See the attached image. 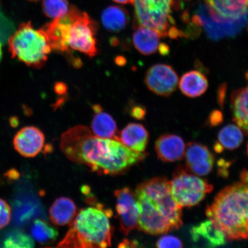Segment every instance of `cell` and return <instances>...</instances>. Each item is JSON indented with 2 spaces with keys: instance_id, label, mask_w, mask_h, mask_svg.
<instances>
[{
  "instance_id": "603a6c76",
  "label": "cell",
  "mask_w": 248,
  "mask_h": 248,
  "mask_svg": "<svg viewBox=\"0 0 248 248\" xmlns=\"http://www.w3.org/2000/svg\"><path fill=\"white\" fill-rule=\"evenodd\" d=\"M231 107L234 122L248 135V86L232 93Z\"/></svg>"
},
{
  "instance_id": "7c38bea8",
  "label": "cell",
  "mask_w": 248,
  "mask_h": 248,
  "mask_svg": "<svg viewBox=\"0 0 248 248\" xmlns=\"http://www.w3.org/2000/svg\"><path fill=\"white\" fill-rule=\"evenodd\" d=\"M145 82L151 92L157 95L168 97L177 88L178 76L170 65L157 64L147 71Z\"/></svg>"
},
{
  "instance_id": "d6986e66",
  "label": "cell",
  "mask_w": 248,
  "mask_h": 248,
  "mask_svg": "<svg viewBox=\"0 0 248 248\" xmlns=\"http://www.w3.org/2000/svg\"><path fill=\"white\" fill-rule=\"evenodd\" d=\"M162 38L156 31L150 28L135 27L133 35V43L136 49L142 55H150L159 50L160 39Z\"/></svg>"
},
{
  "instance_id": "9c48e42d",
  "label": "cell",
  "mask_w": 248,
  "mask_h": 248,
  "mask_svg": "<svg viewBox=\"0 0 248 248\" xmlns=\"http://www.w3.org/2000/svg\"><path fill=\"white\" fill-rule=\"evenodd\" d=\"M169 182L170 193L181 207L197 205L213 189L205 180L198 177L183 166L176 169Z\"/></svg>"
},
{
  "instance_id": "44dd1931",
  "label": "cell",
  "mask_w": 248,
  "mask_h": 248,
  "mask_svg": "<svg viewBox=\"0 0 248 248\" xmlns=\"http://www.w3.org/2000/svg\"><path fill=\"white\" fill-rule=\"evenodd\" d=\"M208 88V81L203 74L197 70L185 73L179 82V88L185 95L195 98L203 94Z\"/></svg>"
},
{
  "instance_id": "e0dca14e",
  "label": "cell",
  "mask_w": 248,
  "mask_h": 248,
  "mask_svg": "<svg viewBox=\"0 0 248 248\" xmlns=\"http://www.w3.org/2000/svg\"><path fill=\"white\" fill-rule=\"evenodd\" d=\"M118 138L131 150L136 153H144L148 143L149 133L141 124L130 123L121 131Z\"/></svg>"
},
{
  "instance_id": "ffe728a7",
  "label": "cell",
  "mask_w": 248,
  "mask_h": 248,
  "mask_svg": "<svg viewBox=\"0 0 248 248\" xmlns=\"http://www.w3.org/2000/svg\"><path fill=\"white\" fill-rule=\"evenodd\" d=\"M49 218L54 224L58 226L70 225L77 215V209L74 202L70 198H57L49 211Z\"/></svg>"
},
{
  "instance_id": "484cf974",
  "label": "cell",
  "mask_w": 248,
  "mask_h": 248,
  "mask_svg": "<svg viewBox=\"0 0 248 248\" xmlns=\"http://www.w3.org/2000/svg\"><path fill=\"white\" fill-rule=\"evenodd\" d=\"M31 232L33 239L43 245L53 243L58 236L57 229L42 219L33 222Z\"/></svg>"
},
{
  "instance_id": "4316f807",
  "label": "cell",
  "mask_w": 248,
  "mask_h": 248,
  "mask_svg": "<svg viewBox=\"0 0 248 248\" xmlns=\"http://www.w3.org/2000/svg\"><path fill=\"white\" fill-rule=\"evenodd\" d=\"M70 7L67 0H44L42 4L45 15L54 20L63 16L69 11Z\"/></svg>"
},
{
  "instance_id": "8fae6325",
  "label": "cell",
  "mask_w": 248,
  "mask_h": 248,
  "mask_svg": "<svg viewBox=\"0 0 248 248\" xmlns=\"http://www.w3.org/2000/svg\"><path fill=\"white\" fill-rule=\"evenodd\" d=\"M114 195L117 202L116 211L120 231L126 235L131 231L139 229V204L135 193L129 187L117 189L114 191Z\"/></svg>"
},
{
  "instance_id": "6da1fadb",
  "label": "cell",
  "mask_w": 248,
  "mask_h": 248,
  "mask_svg": "<svg viewBox=\"0 0 248 248\" xmlns=\"http://www.w3.org/2000/svg\"><path fill=\"white\" fill-rule=\"evenodd\" d=\"M60 147L73 162L84 164L101 175H117L141 162L147 156L126 147L117 136L99 138L88 127L77 125L62 135Z\"/></svg>"
},
{
  "instance_id": "7a4b0ae2",
  "label": "cell",
  "mask_w": 248,
  "mask_h": 248,
  "mask_svg": "<svg viewBox=\"0 0 248 248\" xmlns=\"http://www.w3.org/2000/svg\"><path fill=\"white\" fill-rule=\"evenodd\" d=\"M97 24L86 12L70 6L67 13L56 18L42 29L51 48L60 52L70 49L94 57L98 53Z\"/></svg>"
},
{
  "instance_id": "836d02e7",
  "label": "cell",
  "mask_w": 248,
  "mask_h": 248,
  "mask_svg": "<svg viewBox=\"0 0 248 248\" xmlns=\"http://www.w3.org/2000/svg\"><path fill=\"white\" fill-rule=\"evenodd\" d=\"M215 150L217 153H220L224 150V148H223L221 145H220L218 142H217L215 145Z\"/></svg>"
},
{
  "instance_id": "74e56055",
  "label": "cell",
  "mask_w": 248,
  "mask_h": 248,
  "mask_svg": "<svg viewBox=\"0 0 248 248\" xmlns=\"http://www.w3.org/2000/svg\"><path fill=\"white\" fill-rule=\"evenodd\" d=\"M247 153H248V148H247Z\"/></svg>"
},
{
  "instance_id": "e575fe53",
  "label": "cell",
  "mask_w": 248,
  "mask_h": 248,
  "mask_svg": "<svg viewBox=\"0 0 248 248\" xmlns=\"http://www.w3.org/2000/svg\"><path fill=\"white\" fill-rule=\"evenodd\" d=\"M113 1L119 3V4H126L131 3L132 4L133 0H113Z\"/></svg>"
},
{
  "instance_id": "f546056e",
  "label": "cell",
  "mask_w": 248,
  "mask_h": 248,
  "mask_svg": "<svg viewBox=\"0 0 248 248\" xmlns=\"http://www.w3.org/2000/svg\"><path fill=\"white\" fill-rule=\"evenodd\" d=\"M156 247L159 248H182V241L172 235H164L157 241Z\"/></svg>"
},
{
  "instance_id": "5b68a950",
  "label": "cell",
  "mask_w": 248,
  "mask_h": 248,
  "mask_svg": "<svg viewBox=\"0 0 248 248\" xmlns=\"http://www.w3.org/2000/svg\"><path fill=\"white\" fill-rule=\"evenodd\" d=\"M9 45L13 57L35 68L45 64L52 49L45 31L35 29L31 23L20 25L9 39Z\"/></svg>"
},
{
  "instance_id": "5bb4252c",
  "label": "cell",
  "mask_w": 248,
  "mask_h": 248,
  "mask_svg": "<svg viewBox=\"0 0 248 248\" xmlns=\"http://www.w3.org/2000/svg\"><path fill=\"white\" fill-rule=\"evenodd\" d=\"M186 169L197 176L208 175L212 171L215 157L207 147L195 142L186 147Z\"/></svg>"
},
{
  "instance_id": "f1b7e54d",
  "label": "cell",
  "mask_w": 248,
  "mask_h": 248,
  "mask_svg": "<svg viewBox=\"0 0 248 248\" xmlns=\"http://www.w3.org/2000/svg\"><path fill=\"white\" fill-rule=\"evenodd\" d=\"M11 219V208L9 204L0 198V229L7 226Z\"/></svg>"
},
{
  "instance_id": "ac0fdd59",
  "label": "cell",
  "mask_w": 248,
  "mask_h": 248,
  "mask_svg": "<svg viewBox=\"0 0 248 248\" xmlns=\"http://www.w3.org/2000/svg\"><path fill=\"white\" fill-rule=\"evenodd\" d=\"M192 239L194 242L200 239L206 242L209 247H217L224 246L226 238L224 232L209 220L193 226L190 231Z\"/></svg>"
},
{
  "instance_id": "4dcf8cb0",
  "label": "cell",
  "mask_w": 248,
  "mask_h": 248,
  "mask_svg": "<svg viewBox=\"0 0 248 248\" xmlns=\"http://www.w3.org/2000/svg\"><path fill=\"white\" fill-rule=\"evenodd\" d=\"M223 122L222 114L220 111H214L211 113L209 119L211 126H215L219 125Z\"/></svg>"
},
{
  "instance_id": "3957f363",
  "label": "cell",
  "mask_w": 248,
  "mask_h": 248,
  "mask_svg": "<svg viewBox=\"0 0 248 248\" xmlns=\"http://www.w3.org/2000/svg\"><path fill=\"white\" fill-rule=\"evenodd\" d=\"M206 213L226 239H247L248 183L241 182L223 189Z\"/></svg>"
},
{
  "instance_id": "ba28073f",
  "label": "cell",
  "mask_w": 248,
  "mask_h": 248,
  "mask_svg": "<svg viewBox=\"0 0 248 248\" xmlns=\"http://www.w3.org/2000/svg\"><path fill=\"white\" fill-rule=\"evenodd\" d=\"M136 189L147 197L155 208L170 223L173 230L181 227L182 207L173 199L170 182L166 178L151 179L139 185Z\"/></svg>"
},
{
  "instance_id": "7402d4cb",
  "label": "cell",
  "mask_w": 248,
  "mask_h": 248,
  "mask_svg": "<svg viewBox=\"0 0 248 248\" xmlns=\"http://www.w3.org/2000/svg\"><path fill=\"white\" fill-rule=\"evenodd\" d=\"M93 108L95 113L92 123L93 135L105 139L117 137V126L113 118L104 112L100 105H94Z\"/></svg>"
},
{
  "instance_id": "8992f818",
  "label": "cell",
  "mask_w": 248,
  "mask_h": 248,
  "mask_svg": "<svg viewBox=\"0 0 248 248\" xmlns=\"http://www.w3.org/2000/svg\"><path fill=\"white\" fill-rule=\"evenodd\" d=\"M175 0H133L135 8V28H150L161 37L177 39L184 36L175 26L172 11Z\"/></svg>"
},
{
  "instance_id": "277c9868",
  "label": "cell",
  "mask_w": 248,
  "mask_h": 248,
  "mask_svg": "<svg viewBox=\"0 0 248 248\" xmlns=\"http://www.w3.org/2000/svg\"><path fill=\"white\" fill-rule=\"evenodd\" d=\"M113 212L101 203L79 210L60 248H104L110 247L113 228L110 218Z\"/></svg>"
},
{
  "instance_id": "52a82bcc",
  "label": "cell",
  "mask_w": 248,
  "mask_h": 248,
  "mask_svg": "<svg viewBox=\"0 0 248 248\" xmlns=\"http://www.w3.org/2000/svg\"><path fill=\"white\" fill-rule=\"evenodd\" d=\"M183 19L185 23H189L188 30L198 33L200 28H203L211 40H218L237 35L246 26L248 15L237 20L222 22L215 20L211 16L205 4L199 2L191 16L187 11L185 12Z\"/></svg>"
},
{
  "instance_id": "cb8c5ba5",
  "label": "cell",
  "mask_w": 248,
  "mask_h": 248,
  "mask_svg": "<svg viewBox=\"0 0 248 248\" xmlns=\"http://www.w3.org/2000/svg\"><path fill=\"white\" fill-rule=\"evenodd\" d=\"M128 11L119 6H110L102 12L101 20L105 29L111 32H119L129 23Z\"/></svg>"
},
{
  "instance_id": "83f0119b",
  "label": "cell",
  "mask_w": 248,
  "mask_h": 248,
  "mask_svg": "<svg viewBox=\"0 0 248 248\" xmlns=\"http://www.w3.org/2000/svg\"><path fill=\"white\" fill-rule=\"evenodd\" d=\"M35 246L33 238L22 232H15L4 242L6 248H32Z\"/></svg>"
},
{
  "instance_id": "2e32d148",
  "label": "cell",
  "mask_w": 248,
  "mask_h": 248,
  "mask_svg": "<svg viewBox=\"0 0 248 248\" xmlns=\"http://www.w3.org/2000/svg\"><path fill=\"white\" fill-rule=\"evenodd\" d=\"M158 157L164 162H175L185 156L186 145L179 136L173 134L161 136L155 143Z\"/></svg>"
},
{
  "instance_id": "d4e9b609",
  "label": "cell",
  "mask_w": 248,
  "mask_h": 248,
  "mask_svg": "<svg viewBox=\"0 0 248 248\" xmlns=\"http://www.w3.org/2000/svg\"><path fill=\"white\" fill-rule=\"evenodd\" d=\"M218 139V143L224 149L233 150L239 147L243 142V133L239 126L229 124L219 131Z\"/></svg>"
},
{
  "instance_id": "8d00e7d4",
  "label": "cell",
  "mask_w": 248,
  "mask_h": 248,
  "mask_svg": "<svg viewBox=\"0 0 248 248\" xmlns=\"http://www.w3.org/2000/svg\"><path fill=\"white\" fill-rule=\"evenodd\" d=\"M30 1H39V0H30Z\"/></svg>"
},
{
  "instance_id": "4fadbf2b",
  "label": "cell",
  "mask_w": 248,
  "mask_h": 248,
  "mask_svg": "<svg viewBox=\"0 0 248 248\" xmlns=\"http://www.w3.org/2000/svg\"><path fill=\"white\" fill-rule=\"evenodd\" d=\"M215 20L228 22L248 15V0H203Z\"/></svg>"
},
{
  "instance_id": "9a60e30c",
  "label": "cell",
  "mask_w": 248,
  "mask_h": 248,
  "mask_svg": "<svg viewBox=\"0 0 248 248\" xmlns=\"http://www.w3.org/2000/svg\"><path fill=\"white\" fill-rule=\"evenodd\" d=\"M45 143V136L36 127L26 126L15 136V150L25 157H34L42 151Z\"/></svg>"
},
{
  "instance_id": "d590c367",
  "label": "cell",
  "mask_w": 248,
  "mask_h": 248,
  "mask_svg": "<svg viewBox=\"0 0 248 248\" xmlns=\"http://www.w3.org/2000/svg\"><path fill=\"white\" fill-rule=\"evenodd\" d=\"M1 56H2L1 45V43H0V60H1Z\"/></svg>"
},
{
  "instance_id": "30bf717a",
  "label": "cell",
  "mask_w": 248,
  "mask_h": 248,
  "mask_svg": "<svg viewBox=\"0 0 248 248\" xmlns=\"http://www.w3.org/2000/svg\"><path fill=\"white\" fill-rule=\"evenodd\" d=\"M135 194L140 207L139 230L151 235L167 233L173 230L170 223L155 208L142 192L136 189Z\"/></svg>"
},
{
  "instance_id": "d6a6232c",
  "label": "cell",
  "mask_w": 248,
  "mask_h": 248,
  "mask_svg": "<svg viewBox=\"0 0 248 248\" xmlns=\"http://www.w3.org/2000/svg\"><path fill=\"white\" fill-rule=\"evenodd\" d=\"M65 89H66V88H65V85L63 83H58L55 86V91L59 94H63L65 92Z\"/></svg>"
},
{
  "instance_id": "1f68e13d",
  "label": "cell",
  "mask_w": 248,
  "mask_h": 248,
  "mask_svg": "<svg viewBox=\"0 0 248 248\" xmlns=\"http://www.w3.org/2000/svg\"><path fill=\"white\" fill-rule=\"evenodd\" d=\"M145 114H146V111L143 107L140 106L133 108L131 111V115L136 119H143Z\"/></svg>"
}]
</instances>
